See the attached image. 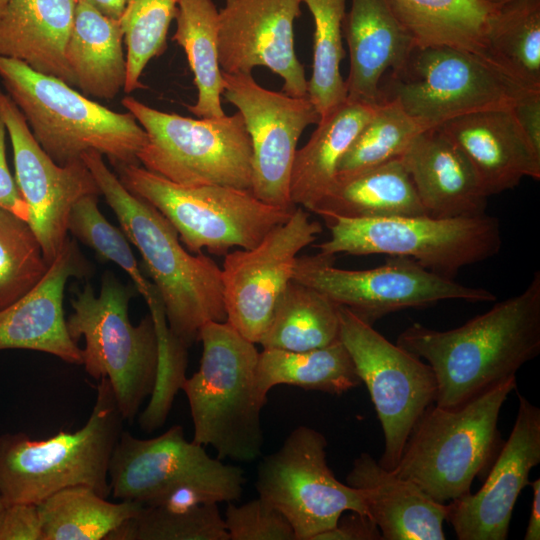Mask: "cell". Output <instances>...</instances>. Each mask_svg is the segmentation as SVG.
Masks as SVG:
<instances>
[{"instance_id":"cb8c5ba5","label":"cell","mask_w":540,"mask_h":540,"mask_svg":"<svg viewBox=\"0 0 540 540\" xmlns=\"http://www.w3.org/2000/svg\"><path fill=\"white\" fill-rule=\"evenodd\" d=\"M400 158L427 215L452 218L486 213L489 196L474 169L438 127L415 137Z\"/></svg>"},{"instance_id":"e575fe53","label":"cell","mask_w":540,"mask_h":540,"mask_svg":"<svg viewBox=\"0 0 540 540\" xmlns=\"http://www.w3.org/2000/svg\"><path fill=\"white\" fill-rule=\"evenodd\" d=\"M486 43L493 61L540 90V0H516L499 7L489 20Z\"/></svg>"},{"instance_id":"5b68a950","label":"cell","mask_w":540,"mask_h":540,"mask_svg":"<svg viewBox=\"0 0 540 540\" xmlns=\"http://www.w3.org/2000/svg\"><path fill=\"white\" fill-rule=\"evenodd\" d=\"M516 387V376H512L460 407L429 406L391 471L439 503L469 494L475 478H486L504 443L499 414Z\"/></svg>"},{"instance_id":"44dd1931","label":"cell","mask_w":540,"mask_h":540,"mask_svg":"<svg viewBox=\"0 0 540 540\" xmlns=\"http://www.w3.org/2000/svg\"><path fill=\"white\" fill-rule=\"evenodd\" d=\"M90 269L76 242L68 239L39 283L0 311V350H34L81 364V348L67 330L63 299L67 281L87 276Z\"/></svg>"},{"instance_id":"f546056e","label":"cell","mask_w":540,"mask_h":540,"mask_svg":"<svg viewBox=\"0 0 540 540\" xmlns=\"http://www.w3.org/2000/svg\"><path fill=\"white\" fill-rule=\"evenodd\" d=\"M392 1L415 47L450 46L492 60L486 34L489 20L499 7L483 0Z\"/></svg>"},{"instance_id":"ba28073f","label":"cell","mask_w":540,"mask_h":540,"mask_svg":"<svg viewBox=\"0 0 540 540\" xmlns=\"http://www.w3.org/2000/svg\"><path fill=\"white\" fill-rule=\"evenodd\" d=\"M121 183L156 208L191 253L225 256L250 249L293 213L259 200L251 190L225 185L184 186L139 164L114 166Z\"/></svg>"},{"instance_id":"30bf717a","label":"cell","mask_w":540,"mask_h":540,"mask_svg":"<svg viewBox=\"0 0 540 540\" xmlns=\"http://www.w3.org/2000/svg\"><path fill=\"white\" fill-rule=\"evenodd\" d=\"M121 103L147 134L137 156L145 169L184 186L251 190L252 147L238 111L218 118H191L157 110L132 96Z\"/></svg>"},{"instance_id":"7bdbcfd3","label":"cell","mask_w":540,"mask_h":540,"mask_svg":"<svg viewBox=\"0 0 540 540\" xmlns=\"http://www.w3.org/2000/svg\"><path fill=\"white\" fill-rule=\"evenodd\" d=\"M224 522L229 540H296L287 518L261 497L241 505L228 502Z\"/></svg>"},{"instance_id":"4316f807","label":"cell","mask_w":540,"mask_h":540,"mask_svg":"<svg viewBox=\"0 0 540 540\" xmlns=\"http://www.w3.org/2000/svg\"><path fill=\"white\" fill-rule=\"evenodd\" d=\"M309 211L324 220L427 215L400 156L377 165L338 172Z\"/></svg>"},{"instance_id":"8d00e7d4","label":"cell","mask_w":540,"mask_h":540,"mask_svg":"<svg viewBox=\"0 0 540 540\" xmlns=\"http://www.w3.org/2000/svg\"><path fill=\"white\" fill-rule=\"evenodd\" d=\"M428 130L395 99L380 101L370 120L341 158L338 172L353 171L399 157L415 137Z\"/></svg>"},{"instance_id":"603a6c76","label":"cell","mask_w":540,"mask_h":540,"mask_svg":"<svg viewBox=\"0 0 540 540\" xmlns=\"http://www.w3.org/2000/svg\"><path fill=\"white\" fill-rule=\"evenodd\" d=\"M343 38L350 58L347 99L378 104L385 72L399 69L415 47L393 1L351 0L343 20Z\"/></svg>"},{"instance_id":"f35d334b","label":"cell","mask_w":540,"mask_h":540,"mask_svg":"<svg viewBox=\"0 0 540 540\" xmlns=\"http://www.w3.org/2000/svg\"><path fill=\"white\" fill-rule=\"evenodd\" d=\"M49 266L28 222L0 207V311L35 287Z\"/></svg>"},{"instance_id":"4dcf8cb0","label":"cell","mask_w":540,"mask_h":540,"mask_svg":"<svg viewBox=\"0 0 540 540\" xmlns=\"http://www.w3.org/2000/svg\"><path fill=\"white\" fill-rule=\"evenodd\" d=\"M354 363L340 339L305 351L263 349L256 367V385L267 394L277 385H291L340 395L361 384Z\"/></svg>"},{"instance_id":"7c38bea8","label":"cell","mask_w":540,"mask_h":540,"mask_svg":"<svg viewBox=\"0 0 540 540\" xmlns=\"http://www.w3.org/2000/svg\"><path fill=\"white\" fill-rule=\"evenodd\" d=\"M335 256H298L293 280L309 286L335 304L347 307L373 325L384 316L445 300L491 302L496 296L433 272L408 257L391 256L385 264L365 270L334 266Z\"/></svg>"},{"instance_id":"836d02e7","label":"cell","mask_w":540,"mask_h":540,"mask_svg":"<svg viewBox=\"0 0 540 540\" xmlns=\"http://www.w3.org/2000/svg\"><path fill=\"white\" fill-rule=\"evenodd\" d=\"M339 305L291 280L279 297L259 344L263 349L305 351L339 339Z\"/></svg>"},{"instance_id":"ffe728a7","label":"cell","mask_w":540,"mask_h":540,"mask_svg":"<svg viewBox=\"0 0 540 540\" xmlns=\"http://www.w3.org/2000/svg\"><path fill=\"white\" fill-rule=\"evenodd\" d=\"M518 411L483 486L447 503L448 521L459 540H506L514 506L540 463V409L517 392Z\"/></svg>"},{"instance_id":"484cf974","label":"cell","mask_w":540,"mask_h":540,"mask_svg":"<svg viewBox=\"0 0 540 540\" xmlns=\"http://www.w3.org/2000/svg\"><path fill=\"white\" fill-rule=\"evenodd\" d=\"M77 0H9L0 16V56L75 87L65 51Z\"/></svg>"},{"instance_id":"1f68e13d","label":"cell","mask_w":540,"mask_h":540,"mask_svg":"<svg viewBox=\"0 0 540 540\" xmlns=\"http://www.w3.org/2000/svg\"><path fill=\"white\" fill-rule=\"evenodd\" d=\"M218 12L213 0H180L172 37L186 54L194 75L197 99L187 106L198 118H218L222 108L223 74L218 60Z\"/></svg>"},{"instance_id":"5bb4252c","label":"cell","mask_w":540,"mask_h":540,"mask_svg":"<svg viewBox=\"0 0 540 540\" xmlns=\"http://www.w3.org/2000/svg\"><path fill=\"white\" fill-rule=\"evenodd\" d=\"M327 446L321 432L300 425L257 468L259 497L287 518L296 540H314L348 511L368 514L363 492L333 474Z\"/></svg>"},{"instance_id":"9c48e42d","label":"cell","mask_w":540,"mask_h":540,"mask_svg":"<svg viewBox=\"0 0 540 540\" xmlns=\"http://www.w3.org/2000/svg\"><path fill=\"white\" fill-rule=\"evenodd\" d=\"M532 89L494 61L450 46L414 47L380 87L427 129L471 113L510 109Z\"/></svg>"},{"instance_id":"ee69618b","label":"cell","mask_w":540,"mask_h":540,"mask_svg":"<svg viewBox=\"0 0 540 540\" xmlns=\"http://www.w3.org/2000/svg\"><path fill=\"white\" fill-rule=\"evenodd\" d=\"M0 540H42L37 504H6L0 512Z\"/></svg>"},{"instance_id":"8992f818","label":"cell","mask_w":540,"mask_h":540,"mask_svg":"<svg viewBox=\"0 0 540 540\" xmlns=\"http://www.w3.org/2000/svg\"><path fill=\"white\" fill-rule=\"evenodd\" d=\"M99 381L92 412L79 430L41 440L23 433L0 438V494L6 504H38L78 485L105 498L111 494L108 468L124 418L109 381Z\"/></svg>"},{"instance_id":"52a82bcc","label":"cell","mask_w":540,"mask_h":540,"mask_svg":"<svg viewBox=\"0 0 540 540\" xmlns=\"http://www.w3.org/2000/svg\"><path fill=\"white\" fill-rule=\"evenodd\" d=\"M133 293V288L107 272L98 295L89 283L75 291L73 312L66 319L72 340L77 344L81 337L85 340L81 364L91 377L109 381L121 415L129 422L153 390L158 363L150 313L137 325L129 319Z\"/></svg>"},{"instance_id":"d4e9b609","label":"cell","mask_w":540,"mask_h":540,"mask_svg":"<svg viewBox=\"0 0 540 540\" xmlns=\"http://www.w3.org/2000/svg\"><path fill=\"white\" fill-rule=\"evenodd\" d=\"M346 484L363 492L382 540H444L447 503L382 467L369 453L354 459Z\"/></svg>"},{"instance_id":"bcb514c9","label":"cell","mask_w":540,"mask_h":540,"mask_svg":"<svg viewBox=\"0 0 540 540\" xmlns=\"http://www.w3.org/2000/svg\"><path fill=\"white\" fill-rule=\"evenodd\" d=\"M7 129L0 115V207L28 221L29 211L23 200L15 177L12 176L6 158Z\"/></svg>"},{"instance_id":"e0dca14e","label":"cell","mask_w":540,"mask_h":540,"mask_svg":"<svg viewBox=\"0 0 540 540\" xmlns=\"http://www.w3.org/2000/svg\"><path fill=\"white\" fill-rule=\"evenodd\" d=\"M321 231V224L297 206L258 245L224 256L221 279L226 321L246 339L259 344L279 297L293 279L298 254Z\"/></svg>"},{"instance_id":"ab89813d","label":"cell","mask_w":540,"mask_h":540,"mask_svg":"<svg viewBox=\"0 0 540 540\" xmlns=\"http://www.w3.org/2000/svg\"><path fill=\"white\" fill-rule=\"evenodd\" d=\"M180 0H128L120 22L126 46L127 77L124 92L143 88L147 64L167 48V35Z\"/></svg>"},{"instance_id":"2e32d148","label":"cell","mask_w":540,"mask_h":540,"mask_svg":"<svg viewBox=\"0 0 540 540\" xmlns=\"http://www.w3.org/2000/svg\"><path fill=\"white\" fill-rule=\"evenodd\" d=\"M222 74V96L242 115L251 141V192L269 205L295 209L290 178L297 144L320 114L308 97L267 89L251 73Z\"/></svg>"},{"instance_id":"3957f363","label":"cell","mask_w":540,"mask_h":540,"mask_svg":"<svg viewBox=\"0 0 540 540\" xmlns=\"http://www.w3.org/2000/svg\"><path fill=\"white\" fill-rule=\"evenodd\" d=\"M199 369L185 379L184 391L194 427L193 441L211 446L220 460L252 462L264 443L257 389L259 352L227 321L207 322L200 331Z\"/></svg>"},{"instance_id":"c3c4849f","label":"cell","mask_w":540,"mask_h":540,"mask_svg":"<svg viewBox=\"0 0 540 540\" xmlns=\"http://www.w3.org/2000/svg\"><path fill=\"white\" fill-rule=\"evenodd\" d=\"M532 488V505L531 514L528 520L525 540L540 539V478H537L529 483Z\"/></svg>"},{"instance_id":"f6af8a7d","label":"cell","mask_w":540,"mask_h":540,"mask_svg":"<svg viewBox=\"0 0 540 540\" xmlns=\"http://www.w3.org/2000/svg\"><path fill=\"white\" fill-rule=\"evenodd\" d=\"M314 540H382V535L368 514L348 511L340 516L333 528L320 533Z\"/></svg>"},{"instance_id":"f1b7e54d","label":"cell","mask_w":540,"mask_h":540,"mask_svg":"<svg viewBox=\"0 0 540 540\" xmlns=\"http://www.w3.org/2000/svg\"><path fill=\"white\" fill-rule=\"evenodd\" d=\"M377 104L346 99L320 117L307 143L296 150L290 178L295 206L310 210L337 174L339 162L372 117Z\"/></svg>"},{"instance_id":"277c9868","label":"cell","mask_w":540,"mask_h":540,"mask_svg":"<svg viewBox=\"0 0 540 540\" xmlns=\"http://www.w3.org/2000/svg\"><path fill=\"white\" fill-rule=\"evenodd\" d=\"M0 78L35 140L58 165L81 160L91 150L113 166L139 164L147 134L129 111L110 110L64 81L3 56Z\"/></svg>"},{"instance_id":"9a60e30c","label":"cell","mask_w":540,"mask_h":540,"mask_svg":"<svg viewBox=\"0 0 540 540\" xmlns=\"http://www.w3.org/2000/svg\"><path fill=\"white\" fill-rule=\"evenodd\" d=\"M108 478L114 498L145 506L182 486L197 487L218 502L239 500L244 470L211 457L204 446L185 438L181 425L140 439L122 431L111 455Z\"/></svg>"},{"instance_id":"ac0fdd59","label":"cell","mask_w":540,"mask_h":540,"mask_svg":"<svg viewBox=\"0 0 540 540\" xmlns=\"http://www.w3.org/2000/svg\"><path fill=\"white\" fill-rule=\"evenodd\" d=\"M0 115L12 144L15 181L28 207L27 222L50 265L68 240L73 205L86 195H100V191L82 159L61 166L48 156L19 108L1 90Z\"/></svg>"},{"instance_id":"74e56055","label":"cell","mask_w":540,"mask_h":540,"mask_svg":"<svg viewBox=\"0 0 540 540\" xmlns=\"http://www.w3.org/2000/svg\"><path fill=\"white\" fill-rule=\"evenodd\" d=\"M106 540H229L218 503L187 511L144 506Z\"/></svg>"},{"instance_id":"d6986e66","label":"cell","mask_w":540,"mask_h":540,"mask_svg":"<svg viewBox=\"0 0 540 540\" xmlns=\"http://www.w3.org/2000/svg\"><path fill=\"white\" fill-rule=\"evenodd\" d=\"M302 0H225L218 12L222 72L252 74L265 67L283 80L282 91L307 97L308 80L295 51L294 25Z\"/></svg>"},{"instance_id":"8fae6325","label":"cell","mask_w":540,"mask_h":540,"mask_svg":"<svg viewBox=\"0 0 540 540\" xmlns=\"http://www.w3.org/2000/svg\"><path fill=\"white\" fill-rule=\"evenodd\" d=\"M324 221L330 238L315 246L321 254L408 257L449 278L465 266L497 255L502 244L498 219L486 213L452 218L333 217Z\"/></svg>"},{"instance_id":"83f0119b","label":"cell","mask_w":540,"mask_h":540,"mask_svg":"<svg viewBox=\"0 0 540 540\" xmlns=\"http://www.w3.org/2000/svg\"><path fill=\"white\" fill-rule=\"evenodd\" d=\"M123 42L120 20L77 0L65 56L75 87L83 95L110 101L124 89L127 59Z\"/></svg>"},{"instance_id":"7dc6e473","label":"cell","mask_w":540,"mask_h":540,"mask_svg":"<svg viewBox=\"0 0 540 540\" xmlns=\"http://www.w3.org/2000/svg\"><path fill=\"white\" fill-rule=\"evenodd\" d=\"M514 116L525 136L540 153V91L522 96L512 107Z\"/></svg>"},{"instance_id":"7402d4cb","label":"cell","mask_w":540,"mask_h":540,"mask_svg":"<svg viewBox=\"0 0 540 540\" xmlns=\"http://www.w3.org/2000/svg\"><path fill=\"white\" fill-rule=\"evenodd\" d=\"M438 128L469 161L489 197L513 189L525 177L540 179V153L512 108L463 115Z\"/></svg>"},{"instance_id":"4fadbf2b","label":"cell","mask_w":540,"mask_h":540,"mask_svg":"<svg viewBox=\"0 0 540 540\" xmlns=\"http://www.w3.org/2000/svg\"><path fill=\"white\" fill-rule=\"evenodd\" d=\"M338 313L339 339L366 385L381 423L384 449L378 462L393 470L415 423L436 401L434 372L347 307L339 305Z\"/></svg>"},{"instance_id":"7a4b0ae2","label":"cell","mask_w":540,"mask_h":540,"mask_svg":"<svg viewBox=\"0 0 540 540\" xmlns=\"http://www.w3.org/2000/svg\"><path fill=\"white\" fill-rule=\"evenodd\" d=\"M81 159L122 231L140 252L171 332L189 348L204 324L227 319L221 268L203 253L188 252L171 223L126 189L99 152L87 151Z\"/></svg>"},{"instance_id":"b9f144b4","label":"cell","mask_w":540,"mask_h":540,"mask_svg":"<svg viewBox=\"0 0 540 540\" xmlns=\"http://www.w3.org/2000/svg\"><path fill=\"white\" fill-rule=\"evenodd\" d=\"M147 305L157 337L158 363L149 402L138 422L142 430L153 432L166 422L174 398L186 379L188 347L171 332L157 292Z\"/></svg>"},{"instance_id":"f907efd6","label":"cell","mask_w":540,"mask_h":540,"mask_svg":"<svg viewBox=\"0 0 540 540\" xmlns=\"http://www.w3.org/2000/svg\"><path fill=\"white\" fill-rule=\"evenodd\" d=\"M483 1L493 6L501 7L505 4L511 3L516 0H483Z\"/></svg>"},{"instance_id":"816d5d0a","label":"cell","mask_w":540,"mask_h":540,"mask_svg":"<svg viewBox=\"0 0 540 540\" xmlns=\"http://www.w3.org/2000/svg\"><path fill=\"white\" fill-rule=\"evenodd\" d=\"M9 0H0V16L3 13Z\"/></svg>"},{"instance_id":"f5cc1de1","label":"cell","mask_w":540,"mask_h":540,"mask_svg":"<svg viewBox=\"0 0 540 540\" xmlns=\"http://www.w3.org/2000/svg\"><path fill=\"white\" fill-rule=\"evenodd\" d=\"M5 505H6V502L4 498L2 497V495L0 494V512L4 508Z\"/></svg>"},{"instance_id":"681fc988","label":"cell","mask_w":540,"mask_h":540,"mask_svg":"<svg viewBox=\"0 0 540 540\" xmlns=\"http://www.w3.org/2000/svg\"><path fill=\"white\" fill-rule=\"evenodd\" d=\"M84 1L94 7L103 15L120 20L128 0H78Z\"/></svg>"},{"instance_id":"d6a6232c","label":"cell","mask_w":540,"mask_h":540,"mask_svg":"<svg viewBox=\"0 0 540 540\" xmlns=\"http://www.w3.org/2000/svg\"><path fill=\"white\" fill-rule=\"evenodd\" d=\"M42 540H103L124 522L133 518L143 504L106 500L94 489L72 486L37 504Z\"/></svg>"},{"instance_id":"6da1fadb","label":"cell","mask_w":540,"mask_h":540,"mask_svg":"<svg viewBox=\"0 0 540 540\" xmlns=\"http://www.w3.org/2000/svg\"><path fill=\"white\" fill-rule=\"evenodd\" d=\"M396 344L426 361L437 382L435 405L460 407L516 376L540 353V272L519 294L446 331L413 323Z\"/></svg>"},{"instance_id":"60d3db41","label":"cell","mask_w":540,"mask_h":540,"mask_svg":"<svg viewBox=\"0 0 540 540\" xmlns=\"http://www.w3.org/2000/svg\"><path fill=\"white\" fill-rule=\"evenodd\" d=\"M98 196L86 195L73 205L67 229L81 243L91 248L102 261L112 262L124 270L148 303L156 289L143 276L124 232L113 226L99 210Z\"/></svg>"},{"instance_id":"d590c367","label":"cell","mask_w":540,"mask_h":540,"mask_svg":"<svg viewBox=\"0 0 540 540\" xmlns=\"http://www.w3.org/2000/svg\"><path fill=\"white\" fill-rule=\"evenodd\" d=\"M314 21L312 74L307 97L320 117L347 99L340 63L345 57L343 20L346 0H302Z\"/></svg>"}]
</instances>
